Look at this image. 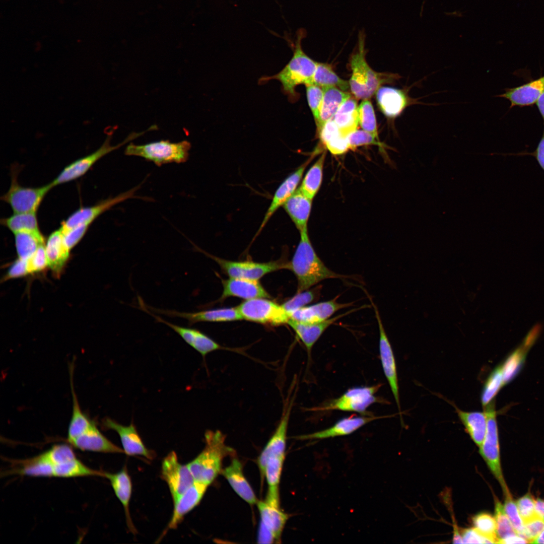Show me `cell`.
Instances as JSON below:
<instances>
[{
    "mask_svg": "<svg viewBox=\"0 0 544 544\" xmlns=\"http://www.w3.org/2000/svg\"><path fill=\"white\" fill-rule=\"evenodd\" d=\"M28 273L39 271L47 265V259L45 246H40L34 254L27 260Z\"/></svg>",
    "mask_w": 544,
    "mask_h": 544,
    "instance_id": "54",
    "label": "cell"
},
{
    "mask_svg": "<svg viewBox=\"0 0 544 544\" xmlns=\"http://www.w3.org/2000/svg\"><path fill=\"white\" fill-rule=\"evenodd\" d=\"M532 543H544V530L532 542Z\"/></svg>",
    "mask_w": 544,
    "mask_h": 544,
    "instance_id": "64",
    "label": "cell"
},
{
    "mask_svg": "<svg viewBox=\"0 0 544 544\" xmlns=\"http://www.w3.org/2000/svg\"><path fill=\"white\" fill-rule=\"evenodd\" d=\"M352 312L351 310L323 321L312 324L302 323L290 318L287 324L294 330L310 354L313 346L326 329L338 319Z\"/></svg>",
    "mask_w": 544,
    "mask_h": 544,
    "instance_id": "28",
    "label": "cell"
},
{
    "mask_svg": "<svg viewBox=\"0 0 544 544\" xmlns=\"http://www.w3.org/2000/svg\"><path fill=\"white\" fill-rule=\"evenodd\" d=\"M525 543L528 541L524 537L517 534L508 535L498 540L497 543Z\"/></svg>",
    "mask_w": 544,
    "mask_h": 544,
    "instance_id": "61",
    "label": "cell"
},
{
    "mask_svg": "<svg viewBox=\"0 0 544 544\" xmlns=\"http://www.w3.org/2000/svg\"><path fill=\"white\" fill-rule=\"evenodd\" d=\"M70 384L73 399L72 415L69 425L66 440H71L81 435L88 430L95 422L90 420L82 411L77 396L75 391L73 383V365L71 366Z\"/></svg>",
    "mask_w": 544,
    "mask_h": 544,
    "instance_id": "37",
    "label": "cell"
},
{
    "mask_svg": "<svg viewBox=\"0 0 544 544\" xmlns=\"http://www.w3.org/2000/svg\"><path fill=\"white\" fill-rule=\"evenodd\" d=\"M296 39L293 46V54L285 66L278 73L270 77L262 78L264 82L275 79L281 84L283 92L291 101L297 98L296 88L300 85L313 84V77L317 62L309 57L303 51L301 42L306 36V31L300 29L297 33Z\"/></svg>",
    "mask_w": 544,
    "mask_h": 544,
    "instance_id": "3",
    "label": "cell"
},
{
    "mask_svg": "<svg viewBox=\"0 0 544 544\" xmlns=\"http://www.w3.org/2000/svg\"><path fill=\"white\" fill-rule=\"evenodd\" d=\"M413 86L403 89L380 87L377 90L375 93L377 102L379 108L386 117L395 118L411 105L431 104L419 101L421 98H413L409 95V91Z\"/></svg>",
    "mask_w": 544,
    "mask_h": 544,
    "instance_id": "18",
    "label": "cell"
},
{
    "mask_svg": "<svg viewBox=\"0 0 544 544\" xmlns=\"http://www.w3.org/2000/svg\"><path fill=\"white\" fill-rule=\"evenodd\" d=\"M140 186L120 193L117 196L101 201L96 205L80 208L61 223L60 230L63 234L78 226L90 225L97 218L115 205L127 199L134 197Z\"/></svg>",
    "mask_w": 544,
    "mask_h": 544,
    "instance_id": "15",
    "label": "cell"
},
{
    "mask_svg": "<svg viewBox=\"0 0 544 544\" xmlns=\"http://www.w3.org/2000/svg\"><path fill=\"white\" fill-rule=\"evenodd\" d=\"M26 470L30 476L74 478L101 476L80 460L73 448L66 444H56L36 456L28 458Z\"/></svg>",
    "mask_w": 544,
    "mask_h": 544,
    "instance_id": "1",
    "label": "cell"
},
{
    "mask_svg": "<svg viewBox=\"0 0 544 544\" xmlns=\"http://www.w3.org/2000/svg\"><path fill=\"white\" fill-rule=\"evenodd\" d=\"M312 200L298 188L283 206L299 232L307 228Z\"/></svg>",
    "mask_w": 544,
    "mask_h": 544,
    "instance_id": "31",
    "label": "cell"
},
{
    "mask_svg": "<svg viewBox=\"0 0 544 544\" xmlns=\"http://www.w3.org/2000/svg\"><path fill=\"white\" fill-rule=\"evenodd\" d=\"M483 408L487 418V426L485 438L479 447L480 453L492 473L500 484L503 493H505L508 488L505 482L501 466L498 431L494 401L492 400Z\"/></svg>",
    "mask_w": 544,
    "mask_h": 544,
    "instance_id": "8",
    "label": "cell"
},
{
    "mask_svg": "<svg viewBox=\"0 0 544 544\" xmlns=\"http://www.w3.org/2000/svg\"><path fill=\"white\" fill-rule=\"evenodd\" d=\"M161 475L168 486L173 502L195 482L187 465L179 461L174 451L170 452L163 459Z\"/></svg>",
    "mask_w": 544,
    "mask_h": 544,
    "instance_id": "13",
    "label": "cell"
},
{
    "mask_svg": "<svg viewBox=\"0 0 544 544\" xmlns=\"http://www.w3.org/2000/svg\"><path fill=\"white\" fill-rule=\"evenodd\" d=\"M460 533L462 543H494L492 540L481 534L474 527L463 529Z\"/></svg>",
    "mask_w": 544,
    "mask_h": 544,
    "instance_id": "56",
    "label": "cell"
},
{
    "mask_svg": "<svg viewBox=\"0 0 544 544\" xmlns=\"http://www.w3.org/2000/svg\"><path fill=\"white\" fill-rule=\"evenodd\" d=\"M323 98L320 109L319 118L316 124L317 133L330 119L333 118L342 104L351 97L350 94L335 87L323 88Z\"/></svg>",
    "mask_w": 544,
    "mask_h": 544,
    "instance_id": "34",
    "label": "cell"
},
{
    "mask_svg": "<svg viewBox=\"0 0 544 544\" xmlns=\"http://www.w3.org/2000/svg\"><path fill=\"white\" fill-rule=\"evenodd\" d=\"M15 244L19 258L27 260L44 244L41 232H20L14 234Z\"/></svg>",
    "mask_w": 544,
    "mask_h": 544,
    "instance_id": "42",
    "label": "cell"
},
{
    "mask_svg": "<svg viewBox=\"0 0 544 544\" xmlns=\"http://www.w3.org/2000/svg\"><path fill=\"white\" fill-rule=\"evenodd\" d=\"M530 346L523 342L502 364L503 385L511 382L519 373Z\"/></svg>",
    "mask_w": 544,
    "mask_h": 544,
    "instance_id": "43",
    "label": "cell"
},
{
    "mask_svg": "<svg viewBox=\"0 0 544 544\" xmlns=\"http://www.w3.org/2000/svg\"><path fill=\"white\" fill-rule=\"evenodd\" d=\"M205 439L204 449L187 465L195 481L209 486L222 472L224 458L235 451L225 444V436L219 430L207 431Z\"/></svg>",
    "mask_w": 544,
    "mask_h": 544,
    "instance_id": "5",
    "label": "cell"
},
{
    "mask_svg": "<svg viewBox=\"0 0 544 544\" xmlns=\"http://www.w3.org/2000/svg\"><path fill=\"white\" fill-rule=\"evenodd\" d=\"M28 273L27 260L19 258L9 268L7 278H16Z\"/></svg>",
    "mask_w": 544,
    "mask_h": 544,
    "instance_id": "59",
    "label": "cell"
},
{
    "mask_svg": "<svg viewBox=\"0 0 544 544\" xmlns=\"http://www.w3.org/2000/svg\"><path fill=\"white\" fill-rule=\"evenodd\" d=\"M544 91V76L532 80L526 84L512 88L505 89V92L498 95L508 100L510 108L533 105L541 94Z\"/></svg>",
    "mask_w": 544,
    "mask_h": 544,
    "instance_id": "27",
    "label": "cell"
},
{
    "mask_svg": "<svg viewBox=\"0 0 544 544\" xmlns=\"http://www.w3.org/2000/svg\"><path fill=\"white\" fill-rule=\"evenodd\" d=\"M103 477L107 478L109 481L116 496L124 508L128 526L130 530L134 532L135 528L132 523L129 509L132 492V483L126 468L123 467L116 473L103 472Z\"/></svg>",
    "mask_w": 544,
    "mask_h": 544,
    "instance_id": "30",
    "label": "cell"
},
{
    "mask_svg": "<svg viewBox=\"0 0 544 544\" xmlns=\"http://www.w3.org/2000/svg\"><path fill=\"white\" fill-rule=\"evenodd\" d=\"M321 286H316L312 288L297 293L283 304L282 306L289 313L307 304L316 301L320 295Z\"/></svg>",
    "mask_w": 544,
    "mask_h": 544,
    "instance_id": "45",
    "label": "cell"
},
{
    "mask_svg": "<svg viewBox=\"0 0 544 544\" xmlns=\"http://www.w3.org/2000/svg\"><path fill=\"white\" fill-rule=\"evenodd\" d=\"M495 518L498 541L508 535L517 533L505 513L504 506L498 499H495Z\"/></svg>",
    "mask_w": 544,
    "mask_h": 544,
    "instance_id": "48",
    "label": "cell"
},
{
    "mask_svg": "<svg viewBox=\"0 0 544 544\" xmlns=\"http://www.w3.org/2000/svg\"><path fill=\"white\" fill-rule=\"evenodd\" d=\"M237 308L243 319L261 324L278 326L287 323L290 319L282 305L267 298L247 300Z\"/></svg>",
    "mask_w": 544,
    "mask_h": 544,
    "instance_id": "9",
    "label": "cell"
},
{
    "mask_svg": "<svg viewBox=\"0 0 544 544\" xmlns=\"http://www.w3.org/2000/svg\"><path fill=\"white\" fill-rule=\"evenodd\" d=\"M242 469L241 462L238 459L234 458L231 463L223 469L221 472L234 491L243 500L250 505L257 504V499L244 475Z\"/></svg>",
    "mask_w": 544,
    "mask_h": 544,
    "instance_id": "29",
    "label": "cell"
},
{
    "mask_svg": "<svg viewBox=\"0 0 544 544\" xmlns=\"http://www.w3.org/2000/svg\"><path fill=\"white\" fill-rule=\"evenodd\" d=\"M543 530L544 518L537 514L524 523L522 537L532 543Z\"/></svg>",
    "mask_w": 544,
    "mask_h": 544,
    "instance_id": "53",
    "label": "cell"
},
{
    "mask_svg": "<svg viewBox=\"0 0 544 544\" xmlns=\"http://www.w3.org/2000/svg\"><path fill=\"white\" fill-rule=\"evenodd\" d=\"M508 155L515 156L531 155L535 158L539 166L544 171V130L542 137L534 152L532 153L523 152L517 154H510Z\"/></svg>",
    "mask_w": 544,
    "mask_h": 544,
    "instance_id": "60",
    "label": "cell"
},
{
    "mask_svg": "<svg viewBox=\"0 0 544 544\" xmlns=\"http://www.w3.org/2000/svg\"><path fill=\"white\" fill-rule=\"evenodd\" d=\"M191 148L190 142L184 140L172 143L169 140H161L137 145L130 143L125 150V155L142 157L153 162L157 166L186 162Z\"/></svg>",
    "mask_w": 544,
    "mask_h": 544,
    "instance_id": "6",
    "label": "cell"
},
{
    "mask_svg": "<svg viewBox=\"0 0 544 544\" xmlns=\"http://www.w3.org/2000/svg\"><path fill=\"white\" fill-rule=\"evenodd\" d=\"M203 253L217 262L221 269L231 278L258 281L268 273L282 269H289V262L282 260L268 262L234 261L219 258L205 252Z\"/></svg>",
    "mask_w": 544,
    "mask_h": 544,
    "instance_id": "12",
    "label": "cell"
},
{
    "mask_svg": "<svg viewBox=\"0 0 544 544\" xmlns=\"http://www.w3.org/2000/svg\"><path fill=\"white\" fill-rule=\"evenodd\" d=\"M284 459L285 455L273 456L266 463L263 476L268 487L265 500L269 502L280 503L279 485Z\"/></svg>",
    "mask_w": 544,
    "mask_h": 544,
    "instance_id": "38",
    "label": "cell"
},
{
    "mask_svg": "<svg viewBox=\"0 0 544 544\" xmlns=\"http://www.w3.org/2000/svg\"><path fill=\"white\" fill-rule=\"evenodd\" d=\"M299 232V242L289 262V269L293 272L297 280L296 293L309 289L326 279L347 277L333 271L324 264L313 247L308 228Z\"/></svg>",
    "mask_w": 544,
    "mask_h": 544,
    "instance_id": "2",
    "label": "cell"
},
{
    "mask_svg": "<svg viewBox=\"0 0 544 544\" xmlns=\"http://www.w3.org/2000/svg\"><path fill=\"white\" fill-rule=\"evenodd\" d=\"M72 447L82 451L103 453H124L99 430L95 422L80 436L68 442Z\"/></svg>",
    "mask_w": 544,
    "mask_h": 544,
    "instance_id": "25",
    "label": "cell"
},
{
    "mask_svg": "<svg viewBox=\"0 0 544 544\" xmlns=\"http://www.w3.org/2000/svg\"><path fill=\"white\" fill-rule=\"evenodd\" d=\"M503 385L502 366L500 365L488 377L481 394V402L484 407L490 403Z\"/></svg>",
    "mask_w": 544,
    "mask_h": 544,
    "instance_id": "44",
    "label": "cell"
},
{
    "mask_svg": "<svg viewBox=\"0 0 544 544\" xmlns=\"http://www.w3.org/2000/svg\"><path fill=\"white\" fill-rule=\"evenodd\" d=\"M371 303L374 308L379 328V349L381 363L384 374L390 386L397 406L400 420H402L397 373L394 355L385 332L378 309L373 301H371Z\"/></svg>",
    "mask_w": 544,
    "mask_h": 544,
    "instance_id": "14",
    "label": "cell"
},
{
    "mask_svg": "<svg viewBox=\"0 0 544 544\" xmlns=\"http://www.w3.org/2000/svg\"><path fill=\"white\" fill-rule=\"evenodd\" d=\"M294 396L291 395L290 391L288 397L286 399L279 424L258 458L257 464L262 477H263L266 463L270 457L285 455L287 429Z\"/></svg>",
    "mask_w": 544,
    "mask_h": 544,
    "instance_id": "17",
    "label": "cell"
},
{
    "mask_svg": "<svg viewBox=\"0 0 544 544\" xmlns=\"http://www.w3.org/2000/svg\"><path fill=\"white\" fill-rule=\"evenodd\" d=\"M138 302L140 309L150 314L157 322L165 324L172 329L187 344L197 351L203 359L209 353L223 348L216 342L198 329L172 323L152 313L146 307L145 302L140 296L138 297Z\"/></svg>",
    "mask_w": 544,
    "mask_h": 544,
    "instance_id": "16",
    "label": "cell"
},
{
    "mask_svg": "<svg viewBox=\"0 0 544 544\" xmlns=\"http://www.w3.org/2000/svg\"><path fill=\"white\" fill-rule=\"evenodd\" d=\"M318 134L321 142L325 145L330 140L341 134L338 126L332 118L326 122L318 133Z\"/></svg>",
    "mask_w": 544,
    "mask_h": 544,
    "instance_id": "58",
    "label": "cell"
},
{
    "mask_svg": "<svg viewBox=\"0 0 544 544\" xmlns=\"http://www.w3.org/2000/svg\"><path fill=\"white\" fill-rule=\"evenodd\" d=\"M535 501L533 496L527 493L517 501L518 510L523 523L537 514L535 510Z\"/></svg>",
    "mask_w": 544,
    "mask_h": 544,
    "instance_id": "52",
    "label": "cell"
},
{
    "mask_svg": "<svg viewBox=\"0 0 544 544\" xmlns=\"http://www.w3.org/2000/svg\"><path fill=\"white\" fill-rule=\"evenodd\" d=\"M313 157V156H311L294 172L290 174L279 185L265 213L258 230V233L260 232L276 212L284 205L289 197L297 189L298 186L302 179L305 169L312 160Z\"/></svg>",
    "mask_w": 544,
    "mask_h": 544,
    "instance_id": "21",
    "label": "cell"
},
{
    "mask_svg": "<svg viewBox=\"0 0 544 544\" xmlns=\"http://www.w3.org/2000/svg\"><path fill=\"white\" fill-rule=\"evenodd\" d=\"M536 105L544 123V91L541 94L536 101Z\"/></svg>",
    "mask_w": 544,
    "mask_h": 544,
    "instance_id": "62",
    "label": "cell"
},
{
    "mask_svg": "<svg viewBox=\"0 0 544 544\" xmlns=\"http://www.w3.org/2000/svg\"><path fill=\"white\" fill-rule=\"evenodd\" d=\"M336 299L335 298L329 301L301 307L291 313L290 318L304 323H318L330 318L339 310L352 305L351 303H339Z\"/></svg>",
    "mask_w": 544,
    "mask_h": 544,
    "instance_id": "22",
    "label": "cell"
},
{
    "mask_svg": "<svg viewBox=\"0 0 544 544\" xmlns=\"http://www.w3.org/2000/svg\"><path fill=\"white\" fill-rule=\"evenodd\" d=\"M325 158V154L324 153L307 171L298 188L304 195L312 200L318 193L321 185Z\"/></svg>",
    "mask_w": 544,
    "mask_h": 544,
    "instance_id": "39",
    "label": "cell"
},
{
    "mask_svg": "<svg viewBox=\"0 0 544 544\" xmlns=\"http://www.w3.org/2000/svg\"><path fill=\"white\" fill-rule=\"evenodd\" d=\"M313 84L322 88L335 87L345 92L350 88L349 82L338 77L329 65L321 62H317Z\"/></svg>",
    "mask_w": 544,
    "mask_h": 544,
    "instance_id": "41",
    "label": "cell"
},
{
    "mask_svg": "<svg viewBox=\"0 0 544 544\" xmlns=\"http://www.w3.org/2000/svg\"><path fill=\"white\" fill-rule=\"evenodd\" d=\"M459 420L474 443L480 447L485 437L487 421L485 412H465L455 407Z\"/></svg>",
    "mask_w": 544,
    "mask_h": 544,
    "instance_id": "36",
    "label": "cell"
},
{
    "mask_svg": "<svg viewBox=\"0 0 544 544\" xmlns=\"http://www.w3.org/2000/svg\"><path fill=\"white\" fill-rule=\"evenodd\" d=\"M324 145L334 155H342L350 149L347 137L341 134L330 140Z\"/></svg>",
    "mask_w": 544,
    "mask_h": 544,
    "instance_id": "57",
    "label": "cell"
},
{
    "mask_svg": "<svg viewBox=\"0 0 544 544\" xmlns=\"http://www.w3.org/2000/svg\"><path fill=\"white\" fill-rule=\"evenodd\" d=\"M306 95L309 106L313 115L316 124L319 121L320 109L323 98V88L314 84L305 85Z\"/></svg>",
    "mask_w": 544,
    "mask_h": 544,
    "instance_id": "50",
    "label": "cell"
},
{
    "mask_svg": "<svg viewBox=\"0 0 544 544\" xmlns=\"http://www.w3.org/2000/svg\"><path fill=\"white\" fill-rule=\"evenodd\" d=\"M333 119L341 134L348 136L357 129L359 124V105L357 100L351 96L340 106Z\"/></svg>",
    "mask_w": 544,
    "mask_h": 544,
    "instance_id": "35",
    "label": "cell"
},
{
    "mask_svg": "<svg viewBox=\"0 0 544 544\" xmlns=\"http://www.w3.org/2000/svg\"><path fill=\"white\" fill-rule=\"evenodd\" d=\"M209 486L200 482L194 483L173 502V514L166 531L175 529L184 517L201 501Z\"/></svg>",
    "mask_w": 544,
    "mask_h": 544,
    "instance_id": "24",
    "label": "cell"
},
{
    "mask_svg": "<svg viewBox=\"0 0 544 544\" xmlns=\"http://www.w3.org/2000/svg\"><path fill=\"white\" fill-rule=\"evenodd\" d=\"M53 187L51 182L39 187L22 186L18 183L15 173L8 191L1 199L11 206L14 213L36 212L44 196Z\"/></svg>",
    "mask_w": 544,
    "mask_h": 544,
    "instance_id": "11",
    "label": "cell"
},
{
    "mask_svg": "<svg viewBox=\"0 0 544 544\" xmlns=\"http://www.w3.org/2000/svg\"><path fill=\"white\" fill-rule=\"evenodd\" d=\"M385 417L362 416L343 418L333 426L324 430L308 434L296 436L299 440H317L350 435L366 424L375 420Z\"/></svg>",
    "mask_w": 544,
    "mask_h": 544,
    "instance_id": "23",
    "label": "cell"
},
{
    "mask_svg": "<svg viewBox=\"0 0 544 544\" xmlns=\"http://www.w3.org/2000/svg\"><path fill=\"white\" fill-rule=\"evenodd\" d=\"M365 36L360 32L357 49L351 57V76L349 81L351 92L358 99H368L381 85L392 83L400 76L397 74L381 73L374 71L366 60Z\"/></svg>",
    "mask_w": 544,
    "mask_h": 544,
    "instance_id": "4",
    "label": "cell"
},
{
    "mask_svg": "<svg viewBox=\"0 0 544 544\" xmlns=\"http://www.w3.org/2000/svg\"><path fill=\"white\" fill-rule=\"evenodd\" d=\"M223 286L221 300L229 297H237L246 300L270 297L258 281L229 278L223 281Z\"/></svg>",
    "mask_w": 544,
    "mask_h": 544,
    "instance_id": "26",
    "label": "cell"
},
{
    "mask_svg": "<svg viewBox=\"0 0 544 544\" xmlns=\"http://www.w3.org/2000/svg\"><path fill=\"white\" fill-rule=\"evenodd\" d=\"M102 425L105 429L112 430L118 434L126 455L143 456L150 460L154 458L153 452L144 445L133 423L128 426H124L107 417L102 420Z\"/></svg>",
    "mask_w": 544,
    "mask_h": 544,
    "instance_id": "20",
    "label": "cell"
},
{
    "mask_svg": "<svg viewBox=\"0 0 544 544\" xmlns=\"http://www.w3.org/2000/svg\"><path fill=\"white\" fill-rule=\"evenodd\" d=\"M381 386V384H377L369 386L352 387L339 397L311 410L313 411L338 410L366 414L367 410L371 405L376 402H383L382 399L375 396Z\"/></svg>",
    "mask_w": 544,
    "mask_h": 544,
    "instance_id": "7",
    "label": "cell"
},
{
    "mask_svg": "<svg viewBox=\"0 0 544 544\" xmlns=\"http://www.w3.org/2000/svg\"><path fill=\"white\" fill-rule=\"evenodd\" d=\"M260 515V524L268 529L274 535L276 542H280L282 533L289 515L283 512L280 505L265 501L257 503Z\"/></svg>",
    "mask_w": 544,
    "mask_h": 544,
    "instance_id": "32",
    "label": "cell"
},
{
    "mask_svg": "<svg viewBox=\"0 0 544 544\" xmlns=\"http://www.w3.org/2000/svg\"><path fill=\"white\" fill-rule=\"evenodd\" d=\"M146 307L154 313L162 314L172 317H180L188 321V325L200 322H225L243 319L237 307L220 308L194 312H179L173 310L157 309L148 306Z\"/></svg>",
    "mask_w": 544,
    "mask_h": 544,
    "instance_id": "19",
    "label": "cell"
},
{
    "mask_svg": "<svg viewBox=\"0 0 544 544\" xmlns=\"http://www.w3.org/2000/svg\"><path fill=\"white\" fill-rule=\"evenodd\" d=\"M350 149L354 150L362 146L376 145L381 146L378 139L364 130H356L347 137Z\"/></svg>",
    "mask_w": 544,
    "mask_h": 544,
    "instance_id": "51",
    "label": "cell"
},
{
    "mask_svg": "<svg viewBox=\"0 0 544 544\" xmlns=\"http://www.w3.org/2000/svg\"><path fill=\"white\" fill-rule=\"evenodd\" d=\"M504 494L505 495L504 508L505 513L516 533L522 537L524 523L520 516L517 504L514 501L509 489Z\"/></svg>",
    "mask_w": 544,
    "mask_h": 544,
    "instance_id": "49",
    "label": "cell"
},
{
    "mask_svg": "<svg viewBox=\"0 0 544 544\" xmlns=\"http://www.w3.org/2000/svg\"><path fill=\"white\" fill-rule=\"evenodd\" d=\"M90 225L89 224L80 225L62 233L65 244L70 250L83 238Z\"/></svg>",
    "mask_w": 544,
    "mask_h": 544,
    "instance_id": "55",
    "label": "cell"
},
{
    "mask_svg": "<svg viewBox=\"0 0 544 544\" xmlns=\"http://www.w3.org/2000/svg\"><path fill=\"white\" fill-rule=\"evenodd\" d=\"M1 224L14 234L20 232H40L36 212L14 213L2 219Z\"/></svg>",
    "mask_w": 544,
    "mask_h": 544,
    "instance_id": "40",
    "label": "cell"
},
{
    "mask_svg": "<svg viewBox=\"0 0 544 544\" xmlns=\"http://www.w3.org/2000/svg\"><path fill=\"white\" fill-rule=\"evenodd\" d=\"M152 128V127H151ZM151 127L141 132H133L122 143L112 146L110 144V136L107 137L101 146L92 153L82 157L65 167L58 176L51 182L54 186L76 179L84 175L91 167L101 158L116 150L130 141L142 135L146 132L152 130Z\"/></svg>",
    "mask_w": 544,
    "mask_h": 544,
    "instance_id": "10",
    "label": "cell"
},
{
    "mask_svg": "<svg viewBox=\"0 0 544 544\" xmlns=\"http://www.w3.org/2000/svg\"><path fill=\"white\" fill-rule=\"evenodd\" d=\"M535 510L537 514L544 518V500L537 499L535 501Z\"/></svg>",
    "mask_w": 544,
    "mask_h": 544,
    "instance_id": "63",
    "label": "cell"
},
{
    "mask_svg": "<svg viewBox=\"0 0 544 544\" xmlns=\"http://www.w3.org/2000/svg\"><path fill=\"white\" fill-rule=\"evenodd\" d=\"M471 522L479 532L492 540L494 543H497L496 520L491 514L485 512L478 513L472 517Z\"/></svg>",
    "mask_w": 544,
    "mask_h": 544,
    "instance_id": "46",
    "label": "cell"
},
{
    "mask_svg": "<svg viewBox=\"0 0 544 544\" xmlns=\"http://www.w3.org/2000/svg\"><path fill=\"white\" fill-rule=\"evenodd\" d=\"M45 250L48 265L55 273H59L69 257L70 250L60 229L49 235Z\"/></svg>",
    "mask_w": 544,
    "mask_h": 544,
    "instance_id": "33",
    "label": "cell"
},
{
    "mask_svg": "<svg viewBox=\"0 0 544 544\" xmlns=\"http://www.w3.org/2000/svg\"><path fill=\"white\" fill-rule=\"evenodd\" d=\"M359 123L363 130L378 139L375 114L368 99L363 100L359 105Z\"/></svg>",
    "mask_w": 544,
    "mask_h": 544,
    "instance_id": "47",
    "label": "cell"
}]
</instances>
